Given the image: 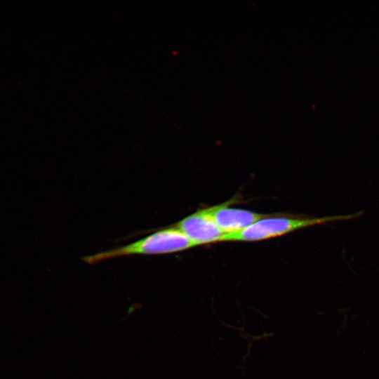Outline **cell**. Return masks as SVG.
<instances>
[{
	"label": "cell",
	"instance_id": "1",
	"mask_svg": "<svg viewBox=\"0 0 379 379\" xmlns=\"http://www.w3.org/2000/svg\"><path fill=\"white\" fill-rule=\"evenodd\" d=\"M194 247L177 227L170 226L153 232L128 244L83 258L88 264L130 255H151L177 253Z\"/></svg>",
	"mask_w": 379,
	"mask_h": 379
},
{
	"label": "cell",
	"instance_id": "2",
	"mask_svg": "<svg viewBox=\"0 0 379 379\" xmlns=\"http://www.w3.org/2000/svg\"><path fill=\"white\" fill-rule=\"evenodd\" d=\"M363 214L364 211H359L352 214L320 218L270 217V215L240 232L225 234L220 241H258L317 225L357 218Z\"/></svg>",
	"mask_w": 379,
	"mask_h": 379
},
{
	"label": "cell",
	"instance_id": "3",
	"mask_svg": "<svg viewBox=\"0 0 379 379\" xmlns=\"http://www.w3.org/2000/svg\"><path fill=\"white\" fill-rule=\"evenodd\" d=\"M195 246L220 241L225 234L215 222L210 207L199 209L175 225Z\"/></svg>",
	"mask_w": 379,
	"mask_h": 379
},
{
	"label": "cell",
	"instance_id": "4",
	"mask_svg": "<svg viewBox=\"0 0 379 379\" xmlns=\"http://www.w3.org/2000/svg\"><path fill=\"white\" fill-rule=\"evenodd\" d=\"M230 202L210 207L215 222L225 234L240 232L258 220L270 215L245 209L230 208L228 206Z\"/></svg>",
	"mask_w": 379,
	"mask_h": 379
}]
</instances>
